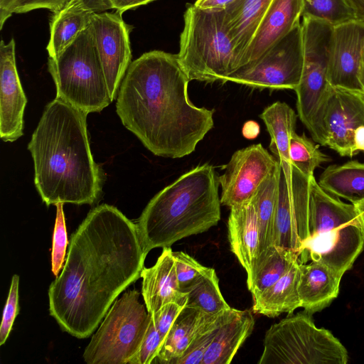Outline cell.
<instances>
[{
  "label": "cell",
  "instance_id": "34",
  "mask_svg": "<svg viewBox=\"0 0 364 364\" xmlns=\"http://www.w3.org/2000/svg\"><path fill=\"white\" fill-rule=\"evenodd\" d=\"M301 17L323 21L335 26L356 19L348 0H301Z\"/></svg>",
  "mask_w": 364,
  "mask_h": 364
},
{
  "label": "cell",
  "instance_id": "49",
  "mask_svg": "<svg viewBox=\"0 0 364 364\" xmlns=\"http://www.w3.org/2000/svg\"><path fill=\"white\" fill-rule=\"evenodd\" d=\"M81 1V0H71V1L70 2V4H74V3L78 2V1ZM69 4H68V5H69Z\"/></svg>",
  "mask_w": 364,
  "mask_h": 364
},
{
  "label": "cell",
  "instance_id": "47",
  "mask_svg": "<svg viewBox=\"0 0 364 364\" xmlns=\"http://www.w3.org/2000/svg\"><path fill=\"white\" fill-rule=\"evenodd\" d=\"M364 230V200L354 205Z\"/></svg>",
  "mask_w": 364,
  "mask_h": 364
},
{
  "label": "cell",
  "instance_id": "9",
  "mask_svg": "<svg viewBox=\"0 0 364 364\" xmlns=\"http://www.w3.org/2000/svg\"><path fill=\"white\" fill-rule=\"evenodd\" d=\"M139 299L134 289L114 303L84 351L86 363L126 364L136 355L151 319Z\"/></svg>",
  "mask_w": 364,
  "mask_h": 364
},
{
  "label": "cell",
  "instance_id": "2",
  "mask_svg": "<svg viewBox=\"0 0 364 364\" xmlns=\"http://www.w3.org/2000/svg\"><path fill=\"white\" fill-rule=\"evenodd\" d=\"M190 81L178 54L156 50L132 61L124 75L116 112L125 128L155 156L191 154L214 126V111L189 100Z\"/></svg>",
  "mask_w": 364,
  "mask_h": 364
},
{
  "label": "cell",
  "instance_id": "4",
  "mask_svg": "<svg viewBox=\"0 0 364 364\" xmlns=\"http://www.w3.org/2000/svg\"><path fill=\"white\" fill-rule=\"evenodd\" d=\"M215 173L212 165H199L150 200L136 223L147 254L154 248L170 247L218 224L221 203Z\"/></svg>",
  "mask_w": 364,
  "mask_h": 364
},
{
  "label": "cell",
  "instance_id": "15",
  "mask_svg": "<svg viewBox=\"0 0 364 364\" xmlns=\"http://www.w3.org/2000/svg\"><path fill=\"white\" fill-rule=\"evenodd\" d=\"M90 25L112 102L132 63V26L117 11L95 14Z\"/></svg>",
  "mask_w": 364,
  "mask_h": 364
},
{
  "label": "cell",
  "instance_id": "22",
  "mask_svg": "<svg viewBox=\"0 0 364 364\" xmlns=\"http://www.w3.org/2000/svg\"><path fill=\"white\" fill-rule=\"evenodd\" d=\"M272 1L235 0L224 9L225 25L236 54L235 70Z\"/></svg>",
  "mask_w": 364,
  "mask_h": 364
},
{
  "label": "cell",
  "instance_id": "10",
  "mask_svg": "<svg viewBox=\"0 0 364 364\" xmlns=\"http://www.w3.org/2000/svg\"><path fill=\"white\" fill-rule=\"evenodd\" d=\"M333 27L311 20L302 25L304 66L296 94L298 116L314 138L331 85L328 80Z\"/></svg>",
  "mask_w": 364,
  "mask_h": 364
},
{
  "label": "cell",
  "instance_id": "25",
  "mask_svg": "<svg viewBox=\"0 0 364 364\" xmlns=\"http://www.w3.org/2000/svg\"><path fill=\"white\" fill-rule=\"evenodd\" d=\"M299 259L274 284L253 297L254 312L276 317L282 313H292L301 307L298 293L300 276Z\"/></svg>",
  "mask_w": 364,
  "mask_h": 364
},
{
  "label": "cell",
  "instance_id": "23",
  "mask_svg": "<svg viewBox=\"0 0 364 364\" xmlns=\"http://www.w3.org/2000/svg\"><path fill=\"white\" fill-rule=\"evenodd\" d=\"M255 319L250 311L231 308L220 324L202 364H229L252 333Z\"/></svg>",
  "mask_w": 364,
  "mask_h": 364
},
{
  "label": "cell",
  "instance_id": "6",
  "mask_svg": "<svg viewBox=\"0 0 364 364\" xmlns=\"http://www.w3.org/2000/svg\"><path fill=\"white\" fill-rule=\"evenodd\" d=\"M178 56L190 80L227 82L235 70L236 54L225 22L224 9L187 4Z\"/></svg>",
  "mask_w": 364,
  "mask_h": 364
},
{
  "label": "cell",
  "instance_id": "19",
  "mask_svg": "<svg viewBox=\"0 0 364 364\" xmlns=\"http://www.w3.org/2000/svg\"><path fill=\"white\" fill-rule=\"evenodd\" d=\"M141 277V294L149 313L154 314L169 302L186 306V295L179 287L170 247L163 248L154 266L144 267Z\"/></svg>",
  "mask_w": 364,
  "mask_h": 364
},
{
  "label": "cell",
  "instance_id": "32",
  "mask_svg": "<svg viewBox=\"0 0 364 364\" xmlns=\"http://www.w3.org/2000/svg\"><path fill=\"white\" fill-rule=\"evenodd\" d=\"M230 309L217 314H207L194 338L174 364H202L205 353Z\"/></svg>",
  "mask_w": 364,
  "mask_h": 364
},
{
  "label": "cell",
  "instance_id": "27",
  "mask_svg": "<svg viewBox=\"0 0 364 364\" xmlns=\"http://www.w3.org/2000/svg\"><path fill=\"white\" fill-rule=\"evenodd\" d=\"M298 259L295 252L276 245L261 252L247 274V284L252 297L277 282Z\"/></svg>",
  "mask_w": 364,
  "mask_h": 364
},
{
  "label": "cell",
  "instance_id": "45",
  "mask_svg": "<svg viewBox=\"0 0 364 364\" xmlns=\"http://www.w3.org/2000/svg\"><path fill=\"white\" fill-rule=\"evenodd\" d=\"M354 149L357 154L360 151L364 152V125L358 127L353 136Z\"/></svg>",
  "mask_w": 364,
  "mask_h": 364
},
{
  "label": "cell",
  "instance_id": "46",
  "mask_svg": "<svg viewBox=\"0 0 364 364\" xmlns=\"http://www.w3.org/2000/svg\"><path fill=\"white\" fill-rule=\"evenodd\" d=\"M352 6L356 19L364 21V0H348Z\"/></svg>",
  "mask_w": 364,
  "mask_h": 364
},
{
  "label": "cell",
  "instance_id": "35",
  "mask_svg": "<svg viewBox=\"0 0 364 364\" xmlns=\"http://www.w3.org/2000/svg\"><path fill=\"white\" fill-rule=\"evenodd\" d=\"M55 205L56 206V218L53 235L51 270L53 274L57 277L60 270L63 267L68 240L63 212V203H58Z\"/></svg>",
  "mask_w": 364,
  "mask_h": 364
},
{
  "label": "cell",
  "instance_id": "26",
  "mask_svg": "<svg viewBox=\"0 0 364 364\" xmlns=\"http://www.w3.org/2000/svg\"><path fill=\"white\" fill-rule=\"evenodd\" d=\"M95 14L80 2L53 13L49 23L50 38L46 48L48 56L55 58L66 48L91 24Z\"/></svg>",
  "mask_w": 364,
  "mask_h": 364
},
{
  "label": "cell",
  "instance_id": "7",
  "mask_svg": "<svg viewBox=\"0 0 364 364\" xmlns=\"http://www.w3.org/2000/svg\"><path fill=\"white\" fill-rule=\"evenodd\" d=\"M48 69L55 97L84 113L100 112L112 102L91 25L56 57H48Z\"/></svg>",
  "mask_w": 364,
  "mask_h": 364
},
{
  "label": "cell",
  "instance_id": "43",
  "mask_svg": "<svg viewBox=\"0 0 364 364\" xmlns=\"http://www.w3.org/2000/svg\"><path fill=\"white\" fill-rule=\"evenodd\" d=\"M16 0H0V29L4 23L14 14V5Z\"/></svg>",
  "mask_w": 364,
  "mask_h": 364
},
{
  "label": "cell",
  "instance_id": "38",
  "mask_svg": "<svg viewBox=\"0 0 364 364\" xmlns=\"http://www.w3.org/2000/svg\"><path fill=\"white\" fill-rule=\"evenodd\" d=\"M18 285L19 277L17 274H14L11 279L8 298L3 311L0 327L1 346L7 340L14 320L18 314Z\"/></svg>",
  "mask_w": 364,
  "mask_h": 364
},
{
  "label": "cell",
  "instance_id": "3",
  "mask_svg": "<svg viewBox=\"0 0 364 364\" xmlns=\"http://www.w3.org/2000/svg\"><path fill=\"white\" fill-rule=\"evenodd\" d=\"M87 116L55 97L32 134L34 184L47 206L92 205L102 194L105 174L91 152Z\"/></svg>",
  "mask_w": 364,
  "mask_h": 364
},
{
  "label": "cell",
  "instance_id": "13",
  "mask_svg": "<svg viewBox=\"0 0 364 364\" xmlns=\"http://www.w3.org/2000/svg\"><path fill=\"white\" fill-rule=\"evenodd\" d=\"M364 125V92L331 85L321 109L314 141L342 156L357 154L353 136Z\"/></svg>",
  "mask_w": 364,
  "mask_h": 364
},
{
  "label": "cell",
  "instance_id": "39",
  "mask_svg": "<svg viewBox=\"0 0 364 364\" xmlns=\"http://www.w3.org/2000/svg\"><path fill=\"white\" fill-rule=\"evenodd\" d=\"M184 307L185 305L176 302H169L151 314L154 326L164 340H165L173 322Z\"/></svg>",
  "mask_w": 364,
  "mask_h": 364
},
{
  "label": "cell",
  "instance_id": "41",
  "mask_svg": "<svg viewBox=\"0 0 364 364\" xmlns=\"http://www.w3.org/2000/svg\"><path fill=\"white\" fill-rule=\"evenodd\" d=\"M154 1L156 0H110V2L112 9H115L117 12L122 15L129 9H136Z\"/></svg>",
  "mask_w": 364,
  "mask_h": 364
},
{
  "label": "cell",
  "instance_id": "21",
  "mask_svg": "<svg viewBox=\"0 0 364 364\" xmlns=\"http://www.w3.org/2000/svg\"><path fill=\"white\" fill-rule=\"evenodd\" d=\"M342 277L322 263L301 262L298 284L301 307L312 314L328 306L338 294Z\"/></svg>",
  "mask_w": 364,
  "mask_h": 364
},
{
  "label": "cell",
  "instance_id": "48",
  "mask_svg": "<svg viewBox=\"0 0 364 364\" xmlns=\"http://www.w3.org/2000/svg\"><path fill=\"white\" fill-rule=\"evenodd\" d=\"M359 80L361 84V86L364 91V48L363 50L360 69H359Z\"/></svg>",
  "mask_w": 364,
  "mask_h": 364
},
{
  "label": "cell",
  "instance_id": "17",
  "mask_svg": "<svg viewBox=\"0 0 364 364\" xmlns=\"http://www.w3.org/2000/svg\"><path fill=\"white\" fill-rule=\"evenodd\" d=\"M27 98L18 76L14 38L0 43V136L13 142L23 134Z\"/></svg>",
  "mask_w": 364,
  "mask_h": 364
},
{
  "label": "cell",
  "instance_id": "8",
  "mask_svg": "<svg viewBox=\"0 0 364 364\" xmlns=\"http://www.w3.org/2000/svg\"><path fill=\"white\" fill-rule=\"evenodd\" d=\"M348 352L329 331L318 328L309 314L299 313L265 333L259 364H346Z\"/></svg>",
  "mask_w": 364,
  "mask_h": 364
},
{
  "label": "cell",
  "instance_id": "16",
  "mask_svg": "<svg viewBox=\"0 0 364 364\" xmlns=\"http://www.w3.org/2000/svg\"><path fill=\"white\" fill-rule=\"evenodd\" d=\"M364 48V21L353 19L333 26L328 80L333 87L363 92L359 69Z\"/></svg>",
  "mask_w": 364,
  "mask_h": 364
},
{
  "label": "cell",
  "instance_id": "37",
  "mask_svg": "<svg viewBox=\"0 0 364 364\" xmlns=\"http://www.w3.org/2000/svg\"><path fill=\"white\" fill-rule=\"evenodd\" d=\"M164 341V338L154 326L151 317L148 329L139 350L128 363H153L162 346Z\"/></svg>",
  "mask_w": 364,
  "mask_h": 364
},
{
  "label": "cell",
  "instance_id": "36",
  "mask_svg": "<svg viewBox=\"0 0 364 364\" xmlns=\"http://www.w3.org/2000/svg\"><path fill=\"white\" fill-rule=\"evenodd\" d=\"M173 256L177 279L183 291L203 274L208 267L203 266L193 257L182 251L173 252Z\"/></svg>",
  "mask_w": 364,
  "mask_h": 364
},
{
  "label": "cell",
  "instance_id": "42",
  "mask_svg": "<svg viewBox=\"0 0 364 364\" xmlns=\"http://www.w3.org/2000/svg\"><path fill=\"white\" fill-rule=\"evenodd\" d=\"M235 0H196L193 4L201 9H224Z\"/></svg>",
  "mask_w": 364,
  "mask_h": 364
},
{
  "label": "cell",
  "instance_id": "28",
  "mask_svg": "<svg viewBox=\"0 0 364 364\" xmlns=\"http://www.w3.org/2000/svg\"><path fill=\"white\" fill-rule=\"evenodd\" d=\"M319 186L329 194L355 205L364 200V163L350 161L331 165L321 173Z\"/></svg>",
  "mask_w": 364,
  "mask_h": 364
},
{
  "label": "cell",
  "instance_id": "29",
  "mask_svg": "<svg viewBox=\"0 0 364 364\" xmlns=\"http://www.w3.org/2000/svg\"><path fill=\"white\" fill-rule=\"evenodd\" d=\"M208 314L185 306L168 331L153 363L174 364L187 349Z\"/></svg>",
  "mask_w": 364,
  "mask_h": 364
},
{
  "label": "cell",
  "instance_id": "24",
  "mask_svg": "<svg viewBox=\"0 0 364 364\" xmlns=\"http://www.w3.org/2000/svg\"><path fill=\"white\" fill-rule=\"evenodd\" d=\"M270 136L269 148L279 160L285 173L291 171L289 144L296 132L297 116L294 109L284 102L277 101L264 108L259 114Z\"/></svg>",
  "mask_w": 364,
  "mask_h": 364
},
{
  "label": "cell",
  "instance_id": "40",
  "mask_svg": "<svg viewBox=\"0 0 364 364\" xmlns=\"http://www.w3.org/2000/svg\"><path fill=\"white\" fill-rule=\"evenodd\" d=\"M71 0H16L13 11L23 14L35 9H47L53 13L66 7Z\"/></svg>",
  "mask_w": 364,
  "mask_h": 364
},
{
  "label": "cell",
  "instance_id": "31",
  "mask_svg": "<svg viewBox=\"0 0 364 364\" xmlns=\"http://www.w3.org/2000/svg\"><path fill=\"white\" fill-rule=\"evenodd\" d=\"M186 295V306L208 314H217L231 309L223 298L219 279L213 268L208 267L191 286L183 290Z\"/></svg>",
  "mask_w": 364,
  "mask_h": 364
},
{
  "label": "cell",
  "instance_id": "11",
  "mask_svg": "<svg viewBox=\"0 0 364 364\" xmlns=\"http://www.w3.org/2000/svg\"><path fill=\"white\" fill-rule=\"evenodd\" d=\"M301 23L269 48L257 60L232 72L227 81L255 89L294 90L303 71Z\"/></svg>",
  "mask_w": 364,
  "mask_h": 364
},
{
  "label": "cell",
  "instance_id": "14",
  "mask_svg": "<svg viewBox=\"0 0 364 364\" xmlns=\"http://www.w3.org/2000/svg\"><path fill=\"white\" fill-rule=\"evenodd\" d=\"M279 163L261 144L236 151L223 166L224 173L218 177L221 205L230 208L250 200Z\"/></svg>",
  "mask_w": 364,
  "mask_h": 364
},
{
  "label": "cell",
  "instance_id": "20",
  "mask_svg": "<svg viewBox=\"0 0 364 364\" xmlns=\"http://www.w3.org/2000/svg\"><path fill=\"white\" fill-rule=\"evenodd\" d=\"M228 230L231 251L248 274L260 254L259 223L252 199L230 208Z\"/></svg>",
  "mask_w": 364,
  "mask_h": 364
},
{
  "label": "cell",
  "instance_id": "33",
  "mask_svg": "<svg viewBox=\"0 0 364 364\" xmlns=\"http://www.w3.org/2000/svg\"><path fill=\"white\" fill-rule=\"evenodd\" d=\"M289 157L291 166L307 178L314 176L316 168L331 161L305 134L299 135L296 132L290 140Z\"/></svg>",
  "mask_w": 364,
  "mask_h": 364
},
{
  "label": "cell",
  "instance_id": "30",
  "mask_svg": "<svg viewBox=\"0 0 364 364\" xmlns=\"http://www.w3.org/2000/svg\"><path fill=\"white\" fill-rule=\"evenodd\" d=\"M279 163L259 185L252 201L257 215L260 253L273 245L274 217L277 196Z\"/></svg>",
  "mask_w": 364,
  "mask_h": 364
},
{
  "label": "cell",
  "instance_id": "1",
  "mask_svg": "<svg viewBox=\"0 0 364 364\" xmlns=\"http://www.w3.org/2000/svg\"><path fill=\"white\" fill-rule=\"evenodd\" d=\"M146 255L136 223L113 205L94 208L72 235L63 270L49 287L50 316L71 336L89 337L141 277Z\"/></svg>",
  "mask_w": 364,
  "mask_h": 364
},
{
  "label": "cell",
  "instance_id": "18",
  "mask_svg": "<svg viewBox=\"0 0 364 364\" xmlns=\"http://www.w3.org/2000/svg\"><path fill=\"white\" fill-rule=\"evenodd\" d=\"M301 13V0H273L237 68L257 60L289 33L300 22Z\"/></svg>",
  "mask_w": 364,
  "mask_h": 364
},
{
  "label": "cell",
  "instance_id": "44",
  "mask_svg": "<svg viewBox=\"0 0 364 364\" xmlns=\"http://www.w3.org/2000/svg\"><path fill=\"white\" fill-rule=\"evenodd\" d=\"M260 132L259 124L253 120L247 121L242 128V134L247 139H254Z\"/></svg>",
  "mask_w": 364,
  "mask_h": 364
},
{
  "label": "cell",
  "instance_id": "5",
  "mask_svg": "<svg viewBox=\"0 0 364 364\" xmlns=\"http://www.w3.org/2000/svg\"><path fill=\"white\" fill-rule=\"evenodd\" d=\"M309 232L299 259L322 263L343 275L364 245V230L353 204L324 191L309 179Z\"/></svg>",
  "mask_w": 364,
  "mask_h": 364
},
{
  "label": "cell",
  "instance_id": "12",
  "mask_svg": "<svg viewBox=\"0 0 364 364\" xmlns=\"http://www.w3.org/2000/svg\"><path fill=\"white\" fill-rule=\"evenodd\" d=\"M309 178L293 166L291 173H285L279 163L273 245L292 251L299 257L309 236Z\"/></svg>",
  "mask_w": 364,
  "mask_h": 364
}]
</instances>
